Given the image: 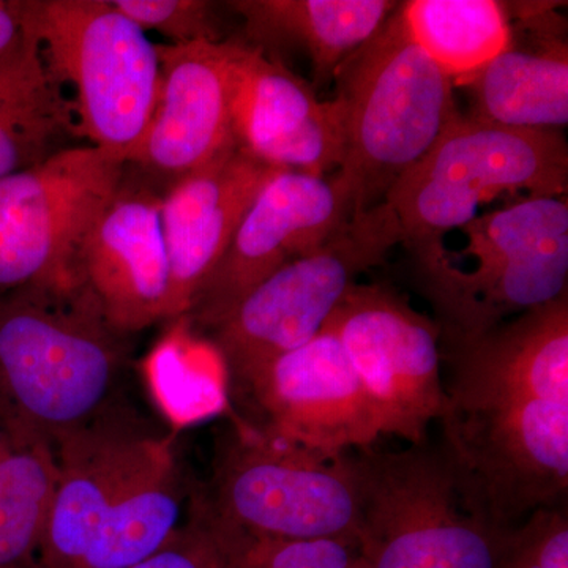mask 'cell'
<instances>
[{
  "mask_svg": "<svg viewBox=\"0 0 568 568\" xmlns=\"http://www.w3.org/2000/svg\"><path fill=\"white\" fill-rule=\"evenodd\" d=\"M444 454L466 503L511 529L567 506L568 294L474 338H443Z\"/></svg>",
  "mask_w": 568,
  "mask_h": 568,
  "instance_id": "6da1fadb",
  "label": "cell"
},
{
  "mask_svg": "<svg viewBox=\"0 0 568 568\" xmlns=\"http://www.w3.org/2000/svg\"><path fill=\"white\" fill-rule=\"evenodd\" d=\"M54 450L58 487L39 568H133L181 528L173 433L142 428L114 407Z\"/></svg>",
  "mask_w": 568,
  "mask_h": 568,
  "instance_id": "7a4b0ae2",
  "label": "cell"
},
{
  "mask_svg": "<svg viewBox=\"0 0 568 568\" xmlns=\"http://www.w3.org/2000/svg\"><path fill=\"white\" fill-rule=\"evenodd\" d=\"M119 334L80 278L0 298V422L52 448L114 409Z\"/></svg>",
  "mask_w": 568,
  "mask_h": 568,
  "instance_id": "3957f363",
  "label": "cell"
},
{
  "mask_svg": "<svg viewBox=\"0 0 568 568\" xmlns=\"http://www.w3.org/2000/svg\"><path fill=\"white\" fill-rule=\"evenodd\" d=\"M334 80L346 138L338 173L357 216L384 203L463 112L454 81L410 39L399 6Z\"/></svg>",
  "mask_w": 568,
  "mask_h": 568,
  "instance_id": "277c9868",
  "label": "cell"
},
{
  "mask_svg": "<svg viewBox=\"0 0 568 568\" xmlns=\"http://www.w3.org/2000/svg\"><path fill=\"white\" fill-rule=\"evenodd\" d=\"M465 248L416 268L443 338H474L568 294L567 196H529L462 227Z\"/></svg>",
  "mask_w": 568,
  "mask_h": 568,
  "instance_id": "5b68a950",
  "label": "cell"
},
{
  "mask_svg": "<svg viewBox=\"0 0 568 568\" xmlns=\"http://www.w3.org/2000/svg\"><path fill=\"white\" fill-rule=\"evenodd\" d=\"M568 145L558 130H526L477 121L452 123L387 193L417 267L447 250L446 237L504 194L567 196Z\"/></svg>",
  "mask_w": 568,
  "mask_h": 568,
  "instance_id": "8992f818",
  "label": "cell"
},
{
  "mask_svg": "<svg viewBox=\"0 0 568 568\" xmlns=\"http://www.w3.org/2000/svg\"><path fill=\"white\" fill-rule=\"evenodd\" d=\"M196 497L219 525L252 541L358 540L354 455L331 457L235 416L220 436L209 487Z\"/></svg>",
  "mask_w": 568,
  "mask_h": 568,
  "instance_id": "52a82bcc",
  "label": "cell"
},
{
  "mask_svg": "<svg viewBox=\"0 0 568 568\" xmlns=\"http://www.w3.org/2000/svg\"><path fill=\"white\" fill-rule=\"evenodd\" d=\"M44 65L77 95L78 130L132 164L159 99V47L111 0H20Z\"/></svg>",
  "mask_w": 568,
  "mask_h": 568,
  "instance_id": "ba28073f",
  "label": "cell"
},
{
  "mask_svg": "<svg viewBox=\"0 0 568 568\" xmlns=\"http://www.w3.org/2000/svg\"><path fill=\"white\" fill-rule=\"evenodd\" d=\"M369 568H503L511 529L466 503L443 448L353 452Z\"/></svg>",
  "mask_w": 568,
  "mask_h": 568,
  "instance_id": "9c48e42d",
  "label": "cell"
},
{
  "mask_svg": "<svg viewBox=\"0 0 568 568\" xmlns=\"http://www.w3.org/2000/svg\"><path fill=\"white\" fill-rule=\"evenodd\" d=\"M403 244L402 224L384 201L257 284L209 331L230 395L275 358L312 342L358 278Z\"/></svg>",
  "mask_w": 568,
  "mask_h": 568,
  "instance_id": "30bf717a",
  "label": "cell"
},
{
  "mask_svg": "<svg viewBox=\"0 0 568 568\" xmlns=\"http://www.w3.org/2000/svg\"><path fill=\"white\" fill-rule=\"evenodd\" d=\"M125 166L89 144L0 179V298L78 278L82 242L121 189Z\"/></svg>",
  "mask_w": 568,
  "mask_h": 568,
  "instance_id": "8fae6325",
  "label": "cell"
},
{
  "mask_svg": "<svg viewBox=\"0 0 568 568\" xmlns=\"http://www.w3.org/2000/svg\"><path fill=\"white\" fill-rule=\"evenodd\" d=\"M325 325L338 336L381 436L425 444L446 405L443 331L436 320L394 287L357 283Z\"/></svg>",
  "mask_w": 568,
  "mask_h": 568,
  "instance_id": "7c38bea8",
  "label": "cell"
},
{
  "mask_svg": "<svg viewBox=\"0 0 568 568\" xmlns=\"http://www.w3.org/2000/svg\"><path fill=\"white\" fill-rule=\"evenodd\" d=\"M353 216V197L338 171L324 178L276 171L181 320L212 331L257 284L323 245Z\"/></svg>",
  "mask_w": 568,
  "mask_h": 568,
  "instance_id": "4fadbf2b",
  "label": "cell"
},
{
  "mask_svg": "<svg viewBox=\"0 0 568 568\" xmlns=\"http://www.w3.org/2000/svg\"><path fill=\"white\" fill-rule=\"evenodd\" d=\"M233 396L241 420L324 455L373 447L381 432L338 336L325 325Z\"/></svg>",
  "mask_w": 568,
  "mask_h": 568,
  "instance_id": "5bb4252c",
  "label": "cell"
},
{
  "mask_svg": "<svg viewBox=\"0 0 568 568\" xmlns=\"http://www.w3.org/2000/svg\"><path fill=\"white\" fill-rule=\"evenodd\" d=\"M159 47V99L133 163L166 190L237 145L233 130L235 59L241 43Z\"/></svg>",
  "mask_w": 568,
  "mask_h": 568,
  "instance_id": "9a60e30c",
  "label": "cell"
},
{
  "mask_svg": "<svg viewBox=\"0 0 568 568\" xmlns=\"http://www.w3.org/2000/svg\"><path fill=\"white\" fill-rule=\"evenodd\" d=\"M235 142L276 170L336 173L345 159V115L336 99L256 47H239L233 93Z\"/></svg>",
  "mask_w": 568,
  "mask_h": 568,
  "instance_id": "2e32d148",
  "label": "cell"
},
{
  "mask_svg": "<svg viewBox=\"0 0 568 568\" xmlns=\"http://www.w3.org/2000/svg\"><path fill=\"white\" fill-rule=\"evenodd\" d=\"M162 194L122 182L82 242L77 274L108 323L130 336L170 321L171 272Z\"/></svg>",
  "mask_w": 568,
  "mask_h": 568,
  "instance_id": "e0dca14e",
  "label": "cell"
},
{
  "mask_svg": "<svg viewBox=\"0 0 568 568\" xmlns=\"http://www.w3.org/2000/svg\"><path fill=\"white\" fill-rule=\"evenodd\" d=\"M276 171L235 145L164 190L160 219L170 260V321L186 315Z\"/></svg>",
  "mask_w": 568,
  "mask_h": 568,
  "instance_id": "ac0fdd59",
  "label": "cell"
},
{
  "mask_svg": "<svg viewBox=\"0 0 568 568\" xmlns=\"http://www.w3.org/2000/svg\"><path fill=\"white\" fill-rule=\"evenodd\" d=\"M545 14L537 44L510 47L463 82L477 121L526 130H558L568 123V47L560 22Z\"/></svg>",
  "mask_w": 568,
  "mask_h": 568,
  "instance_id": "d6986e66",
  "label": "cell"
},
{
  "mask_svg": "<svg viewBox=\"0 0 568 568\" xmlns=\"http://www.w3.org/2000/svg\"><path fill=\"white\" fill-rule=\"evenodd\" d=\"M254 47H294L310 55L315 85L334 80L347 55L372 39L399 3L390 0H239Z\"/></svg>",
  "mask_w": 568,
  "mask_h": 568,
  "instance_id": "ffe728a7",
  "label": "cell"
},
{
  "mask_svg": "<svg viewBox=\"0 0 568 568\" xmlns=\"http://www.w3.org/2000/svg\"><path fill=\"white\" fill-rule=\"evenodd\" d=\"M58 478L50 444L0 422V568H39Z\"/></svg>",
  "mask_w": 568,
  "mask_h": 568,
  "instance_id": "44dd1931",
  "label": "cell"
},
{
  "mask_svg": "<svg viewBox=\"0 0 568 568\" xmlns=\"http://www.w3.org/2000/svg\"><path fill=\"white\" fill-rule=\"evenodd\" d=\"M399 11L410 39L455 88L511 43L510 13L495 0H410Z\"/></svg>",
  "mask_w": 568,
  "mask_h": 568,
  "instance_id": "7402d4cb",
  "label": "cell"
},
{
  "mask_svg": "<svg viewBox=\"0 0 568 568\" xmlns=\"http://www.w3.org/2000/svg\"><path fill=\"white\" fill-rule=\"evenodd\" d=\"M73 121V104L43 59L0 70V179L50 155L51 141Z\"/></svg>",
  "mask_w": 568,
  "mask_h": 568,
  "instance_id": "603a6c76",
  "label": "cell"
},
{
  "mask_svg": "<svg viewBox=\"0 0 568 568\" xmlns=\"http://www.w3.org/2000/svg\"><path fill=\"white\" fill-rule=\"evenodd\" d=\"M250 544L248 538L212 519L194 497L181 528L133 568H244Z\"/></svg>",
  "mask_w": 568,
  "mask_h": 568,
  "instance_id": "cb8c5ba5",
  "label": "cell"
},
{
  "mask_svg": "<svg viewBox=\"0 0 568 568\" xmlns=\"http://www.w3.org/2000/svg\"><path fill=\"white\" fill-rule=\"evenodd\" d=\"M115 9L148 33H160L170 44L220 41L212 3L204 0H111Z\"/></svg>",
  "mask_w": 568,
  "mask_h": 568,
  "instance_id": "d4e9b609",
  "label": "cell"
},
{
  "mask_svg": "<svg viewBox=\"0 0 568 568\" xmlns=\"http://www.w3.org/2000/svg\"><path fill=\"white\" fill-rule=\"evenodd\" d=\"M503 568H568L567 506L540 508L511 529Z\"/></svg>",
  "mask_w": 568,
  "mask_h": 568,
  "instance_id": "484cf974",
  "label": "cell"
},
{
  "mask_svg": "<svg viewBox=\"0 0 568 568\" xmlns=\"http://www.w3.org/2000/svg\"><path fill=\"white\" fill-rule=\"evenodd\" d=\"M361 556L349 538L260 540L246 549L244 568H351Z\"/></svg>",
  "mask_w": 568,
  "mask_h": 568,
  "instance_id": "4316f807",
  "label": "cell"
},
{
  "mask_svg": "<svg viewBox=\"0 0 568 568\" xmlns=\"http://www.w3.org/2000/svg\"><path fill=\"white\" fill-rule=\"evenodd\" d=\"M41 59L39 40L22 17L20 0H0V70Z\"/></svg>",
  "mask_w": 568,
  "mask_h": 568,
  "instance_id": "83f0119b",
  "label": "cell"
},
{
  "mask_svg": "<svg viewBox=\"0 0 568 568\" xmlns=\"http://www.w3.org/2000/svg\"><path fill=\"white\" fill-rule=\"evenodd\" d=\"M351 568H369V566L368 562H366L364 556H361V559H358L357 562H355Z\"/></svg>",
  "mask_w": 568,
  "mask_h": 568,
  "instance_id": "f1b7e54d",
  "label": "cell"
}]
</instances>
